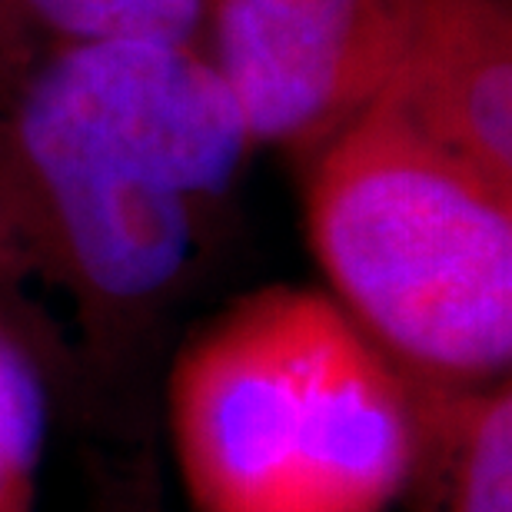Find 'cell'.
Segmentation results:
<instances>
[{
  "label": "cell",
  "mask_w": 512,
  "mask_h": 512,
  "mask_svg": "<svg viewBox=\"0 0 512 512\" xmlns=\"http://www.w3.org/2000/svg\"><path fill=\"white\" fill-rule=\"evenodd\" d=\"M50 443L44 366L0 313V512H37Z\"/></svg>",
  "instance_id": "8"
},
{
  "label": "cell",
  "mask_w": 512,
  "mask_h": 512,
  "mask_svg": "<svg viewBox=\"0 0 512 512\" xmlns=\"http://www.w3.org/2000/svg\"><path fill=\"white\" fill-rule=\"evenodd\" d=\"M253 150L193 40L30 57L0 110V266L40 270L94 330L153 320L200 266Z\"/></svg>",
  "instance_id": "1"
},
{
  "label": "cell",
  "mask_w": 512,
  "mask_h": 512,
  "mask_svg": "<svg viewBox=\"0 0 512 512\" xmlns=\"http://www.w3.org/2000/svg\"><path fill=\"white\" fill-rule=\"evenodd\" d=\"M416 0H207L200 50L253 147L313 157L393 77Z\"/></svg>",
  "instance_id": "4"
},
{
  "label": "cell",
  "mask_w": 512,
  "mask_h": 512,
  "mask_svg": "<svg viewBox=\"0 0 512 512\" xmlns=\"http://www.w3.org/2000/svg\"><path fill=\"white\" fill-rule=\"evenodd\" d=\"M423 389L426 443L403 503L416 512H512V380Z\"/></svg>",
  "instance_id": "6"
},
{
  "label": "cell",
  "mask_w": 512,
  "mask_h": 512,
  "mask_svg": "<svg viewBox=\"0 0 512 512\" xmlns=\"http://www.w3.org/2000/svg\"><path fill=\"white\" fill-rule=\"evenodd\" d=\"M303 220L330 300L409 380H509V187L376 100L306 157Z\"/></svg>",
  "instance_id": "3"
},
{
  "label": "cell",
  "mask_w": 512,
  "mask_h": 512,
  "mask_svg": "<svg viewBox=\"0 0 512 512\" xmlns=\"http://www.w3.org/2000/svg\"><path fill=\"white\" fill-rule=\"evenodd\" d=\"M190 512H393L426 443V389L326 290L276 283L210 316L167 376Z\"/></svg>",
  "instance_id": "2"
},
{
  "label": "cell",
  "mask_w": 512,
  "mask_h": 512,
  "mask_svg": "<svg viewBox=\"0 0 512 512\" xmlns=\"http://www.w3.org/2000/svg\"><path fill=\"white\" fill-rule=\"evenodd\" d=\"M380 104L479 177L512 190V17L506 0H416Z\"/></svg>",
  "instance_id": "5"
},
{
  "label": "cell",
  "mask_w": 512,
  "mask_h": 512,
  "mask_svg": "<svg viewBox=\"0 0 512 512\" xmlns=\"http://www.w3.org/2000/svg\"><path fill=\"white\" fill-rule=\"evenodd\" d=\"M207 0H0V67L114 37L200 40Z\"/></svg>",
  "instance_id": "7"
}]
</instances>
